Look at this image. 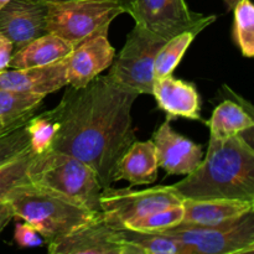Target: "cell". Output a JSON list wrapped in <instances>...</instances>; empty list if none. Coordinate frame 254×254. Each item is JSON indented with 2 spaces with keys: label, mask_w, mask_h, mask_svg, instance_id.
<instances>
[{
  "label": "cell",
  "mask_w": 254,
  "mask_h": 254,
  "mask_svg": "<svg viewBox=\"0 0 254 254\" xmlns=\"http://www.w3.org/2000/svg\"><path fill=\"white\" fill-rule=\"evenodd\" d=\"M183 218L184 206L183 203H180V205L155 211L143 217L129 221L124 225L123 228L139 231V232H163V231L180 225Z\"/></svg>",
  "instance_id": "cb8c5ba5"
},
{
  "label": "cell",
  "mask_w": 254,
  "mask_h": 254,
  "mask_svg": "<svg viewBox=\"0 0 254 254\" xmlns=\"http://www.w3.org/2000/svg\"><path fill=\"white\" fill-rule=\"evenodd\" d=\"M127 12L135 25L164 40L185 31L198 35L217 19L192 11L185 0H128Z\"/></svg>",
  "instance_id": "52a82bcc"
},
{
  "label": "cell",
  "mask_w": 254,
  "mask_h": 254,
  "mask_svg": "<svg viewBox=\"0 0 254 254\" xmlns=\"http://www.w3.org/2000/svg\"><path fill=\"white\" fill-rule=\"evenodd\" d=\"M14 54V46L6 36L0 32V72L7 69L10 66V60Z\"/></svg>",
  "instance_id": "f1b7e54d"
},
{
  "label": "cell",
  "mask_w": 254,
  "mask_h": 254,
  "mask_svg": "<svg viewBox=\"0 0 254 254\" xmlns=\"http://www.w3.org/2000/svg\"><path fill=\"white\" fill-rule=\"evenodd\" d=\"M35 1H41V2H57V1H68V0H35Z\"/></svg>",
  "instance_id": "1f68e13d"
},
{
  "label": "cell",
  "mask_w": 254,
  "mask_h": 254,
  "mask_svg": "<svg viewBox=\"0 0 254 254\" xmlns=\"http://www.w3.org/2000/svg\"><path fill=\"white\" fill-rule=\"evenodd\" d=\"M66 92L47 113L60 124L49 150L66 153L91 166L102 188L112 186L117 164L136 140L134 102L140 94L107 76Z\"/></svg>",
  "instance_id": "6da1fadb"
},
{
  "label": "cell",
  "mask_w": 254,
  "mask_h": 254,
  "mask_svg": "<svg viewBox=\"0 0 254 254\" xmlns=\"http://www.w3.org/2000/svg\"><path fill=\"white\" fill-rule=\"evenodd\" d=\"M27 183L52 191L93 212H101L102 188L91 166L66 153L35 154L26 171Z\"/></svg>",
  "instance_id": "277c9868"
},
{
  "label": "cell",
  "mask_w": 254,
  "mask_h": 254,
  "mask_svg": "<svg viewBox=\"0 0 254 254\" xmlns=\"http://www.w3.org/2000/svg\"><path fill=\"white\" fill-rule=\"evenodd\" d=\"M151 96L158 102L159 108L166 113V119L184 118L202 121L200 94L195 84L174 78L173 74L154 79Z\"/></svg>",
  "instance_id": "9a60e30c"
},
{
  "label": "cell",
  "mask_w": 254,
  "mask_h": 254,
  "mask_svg": "<svg viewBox=\"0 0 254 254\" xmlns=\"http://www.w3.org/2000/svg\"><path fill=\"white\" fill-rule=\"evenodd\" d=\"M166 40L143 27H133L123 49L114 57L108 76L119 84L139 94H151L154 84V62Z\"/></svg>",
  "instance_id": "ba28073f"
},
{
  "label": "cell",
  "mask_w": 254,
  "mask_h": 254,
  "mask_svg": "<svg viewBox=\"0 0 254 254\" xmlns=\"http://www.w3.org/2000/svg\"><path fill=\"white\" fill-rule=\"evenodd\" d=\"M60 124L47 113L32 116L27 123V133L30 136V148L35 154H41L51 148Z\"/></svg>",
  "instance_id": "484cf974"
},
{
  "label": "cell",
  "mask_w": 254,
  "mask_h": 254,
  "mask_svg": "<svg viewBox=\"0 0 254 254\" xmlns=\"http://www.w3.org/2000/svg\"><path fill=\"white\" fill-rule=\"evenodd\" d=\"M184 226H217L232 222L254 211L252 201L232 198L184 200Z\"/></svg>",
  "instance_id": "2e32d148"
},
{
  "label": "cell",
  "mask_w": 254,
  "mask_h": 254,
  "mask_svg": "<svg viewBox=\"0 0 254 254\" xmlns=\"http://www.w3.org/2000/svg\"><path fill=\"white\" fill-rule=\"evenodd\" d=\"M9 1H11V0H0V10H1Z\"/></svg>",
  "instance_id": "d6a6232c"
},
{
  "label": "cell",
  "mask_w": 254,
  "mask_h": 254,
  "mask_svg": "<svg viewBox=\"0 0 254 254\" xmlns=\"http://www.w3.org/2000/svg\"><path fill=\"white\" fill-rule=\"evenodd\" d=\"M44 98L41 94L0 88V122L7 127L24 117L35 114Z\"/></svg>",
  "instance_id": "44dd1931"
},
{
  "label": "cell",
  "mask_w": 254,
  "mask_h": 254,
  "mask_svg": "<svg viewBox=\"0 0 254 254\" xmlns=\"http://www.w3.org/2000/svg\"><path fill=\"white\" fill-rule=\"evenodd\" d=\"M196 36L197 35L195 32L185 31L166 40L165 44L159 50L155 62H154V77H155V79L173 74L174 69L180 64L181 59Z\"/></svg>",
  "instance_id": "7402d4cb"
},
{
  "label": "cell",
  "mask_w": 254,
  "mask_h": 254,
  "mask_svg": "<svg viewBox=\"0 0 254 254\" xmlns=\"http://www.w3.org/2000/svg\"><path fill=\"white\" fill-rule=\"evenodd\" d=\"M73 50L69 42L54 34L42 35L31 42L16 50L10 60L12 68H27V67L45 66L64 60Z\"/></svg>",
  "instance_id": "ac0fdd59"
},
{
  "label": "cell",
  "mask_w": 254,
  "mask_h": 254,
  "mask_svg": "<svg viewBox=\"0 0 254 254\" xmlns=\"http://www.w3.org/2000/svg\"><path fill=\"white\" fill-rule=\"evenodd\" d=\"M222 1L225 2V5H226V6H227L228 11H231V10L235 9L236 4H237V2L240 1V0H222Z\"/></svg>",
  "instance_id": "4dcf8cb0"
},
{
  "label": "cell",
  "mask_w": 254,
  "mask_h": 254,
  "mask_svg": "<svg viewBox=\"0 0 254 254\" xmlns=\"http://www.w3.org/2000/svg\"><path fill=\"white\" fill-rule=\"evenodd\" d=\"M116 238L123 248V254H188L178 240L163 232L122 228L116 230Z\"/></svg>",
  "instance_id": "d6986e66"
},
{
  "label": "cell",
  "mask_w": 254,
  "mask_h": 254,
  "mask_svg": "<svg viewBox=\"0 0 254 254\" xmlns=\"http://www.w3.org/2000/svg\"><path fill=\"white\" fill-rule=\"evenodd\" d=\"M235 39L245 57L254 56V5L251 0H240L235 9Z\"/></svg>",
  "instance_id": "d4e9b609"
},
{
  "label": "cell",
  "mask_w": 254,
  "mask_h": 254,
  "mask_svg": "<svg viewBox=\"0 0 254 254\" xmlns=\"http://www.w3.org/2000/svg\"><path fill=\"white\" fill-rule=\"evenodd\" d=\"M158 165L169 175H189L201 164L203 150L200 144L174 130L166 119L153 134Z\"/></svg>",
  "instance_id": "8fae6325"
},
{
  "label": "cell",
  "mask_w": 254,
  "mask_h": 254,
  "mask_svg": "<svg viewBox=\"0 0 254 254\" xmlns=\"http://www.w3.org/2000/svg\"><path fill=\"white\" fill-rule=\"evenodd\" d=\"M47 251L52 254H123L116 230L104 223L101 215L69 235L49 243Z\"/></svg>",
  "instance_id": "4fadbf2b"
},
{
  "label": "cell",
  "mask_w": 254,
  "mask_h": 254,
  "mask_svg": "<svg viewBox=\"0 0 254 254\" xmlns=\"http://www.w3.org/2000/svg\"><path fill=\"white\" fill-rule=\"evenodd\" d=\"M34 156L35 153L30 148L14 160L0 166V200L6 198L14 188L27 183L26 171Z\"/></svg>",
  "instance_id": "4316f807"
},
{
  "label": "cell",
  "mask_w": 254,
  "mask_h": 254,
  "mask_svg": "<svg viewBox=\"0 0 254 254\" xmlns=\"http://www.w3.org/2000/svg\"><path fill=\"white\" fill-rule=\"evenodd\" d=\"M178 240L188 254H248L254 252V211L217 226H184L163 231Z\"/></svg>",
  "instance_id": "8992f818"
},
{
  "label": "cell",
  "mask_w": 254,
  "mask_h": 254,
  "mask_svg": "<svg viewBox=\"0 0 254 254\" xmlns=\"http://www.w3.org/2000/svg\"><path fill=\"white\" fill-rule=\"evenodd\" d=\"M11 218H14V211H12L10 202L6 198L0 200V232L4 230V227L10 222Z\"/></svg>",
  "instance_id": "f546056e"
},
{
  "label": "cell",
  "mask_w": 254,
  "mask_h": 254,
  "mask_svg": "<svg viewBox=\"0 0 254 254\" xmlns=\"http://www.w3.org/2000/svg\"><path fill=\"white\" fill-rule=\"evenodd\" d=\"M64 59L45 66L4 69L0 72V88L46 97L67 86Z\"/></svg>",
  "instance_id": "5bb4252c"
},
{
  "label": "cell",
  "mask_w": 254,
  "mask_h": 254,
  "mask_svg": "<svg viewBox=\"0 0 254 254\" xmlns=\"http://www.w3.org/2000/svg\"><path fill=\"white\" fill-rule=\"evenodd\" d=\"M45 4L47 32L76 47L94 35L108 32L112 21L127 12L128 0H68Z\"/></svg>",
  "instance_id": "5b68a950"
},
{
  "label": "cell",
  "mask_w": 254,
  "mask_h": 254,
  "mask_svg": "<svg viewBox=\"0 0 254 254\" xmlns=\"http://www.w3.org/2000/svg\"><path fill=\"white\" fill-rule=\"evenodd\" d=\"M181 200L232 198L254 202V149L242 135L210 136L200 165L179 183L168 185Z\"/></svg>",
  "instance_id": "7a4b0ae2"
},
{
  "label": "cell",
  "mask_w": 254,
  "mask_h": 254,
  "mask_svg": "<svg viewBox=\"0 0 254 254\" xmlns=\"http://www.w3.org/2000/svg\"><path fill=\"white\" fill-rule=\"evenodd\" d=\"M206 124L210 128V136L217 139L245 135L247 131H252L254 127L253 118L245 108L230 99L216 107Z\"/></svg>",
  "instance_id": "ffe728a7"
},
{
  "label": "cell",
  "mask_w": 254,
  "mask_h": 254,
  "mask_svg": "<svg viewBox=\"0 0 254 254\" xmlns=\"http://www.w3.org/2000/svg\"><path fill=\"white\" fill-rule=\"evenodd\" d=\"M158 158L154 143L135 140L117 164L113 183L127 180L131 185H150L158 179Z\"/></svg>",
  "instance_id": "e0dca14e"
},
{
  "label": "cell",
  "mask_w": 254,
  "mask_h": 254,
  "mask_svg": "<svg viewBox=\"0 0 254 254\" xmlns=\"http://www.w3.org/2000/svg\"><path fill=\"white\" fill-rule=\"evenodd\" d=\"M0 32L14 51L47 34L46 4L35 0H11L0 10Z\"/></svg>",
  "instance_id": "7c38bea8"
},
{
  "label": "cell",
  "mask_w": 254,
  "mask_h": 254,
  "mask_svg": "<svg viewBox=\"0 0 254 254\" xmlns=\"http://www.w3.org/2000/svg\"><path fill=\"white\" fill-rule=\"evenodd\" d=\"M12 124H14V123H12ZM7 127H9V126H7ZM7 127H5V126H4V124H2V123H1V122H0V133H1V131H2V130H5V129H6V128H7Z\"/></svg>",
  "instance_id": "836d02e7"
},
{
  "label": "cell",
  "mask_w": 254,
  "mask_h": 254,
  "mask_svg": "<svg viewBox=\"0 0 254 254\" xmlns=\"http://www.w3.org/2000/svg\"><path fill=\"white\" fill-rule=\"evenodd\" d=\"M180 203H183V200L168 185L154 186L140 191L108 186L102 190L99 196L102 220L114 230H121L131 220Z\"/></svg>",
  "instance_id": "9c48e42d"
},
{
  "label": "cell",
  "mask_w": 254,
  "mask_h": 254,
  "mask_svg": "<svg viewBox=\"0 0 254 254\" xmlns=\"http://www.w3.org/2000/svg\"><path fill=\"white\" fill-rule=\"evenodd\" d=\"M6 200L11 205L14 217L21 218L36 228L47 245L69 235L101 215V212H93L59 193L29 183L12 189Z\"/></svg>",
  "instance_id": "3957f363"
},
{
  "label": "cell",
  "mask_w": 254,
  "mask_h": 254,
  "mask_svg": "<svg viewBox=\"0 0 254 254\" xmlns=\"http://www.w3.org/2000/svg\"><path fill=\"white\" fill-rule=\"evenodd\" d=\"M14 240L21 248L41 247L45 243V240L41 236V233L27 222L16 223Z\"/></svg>",
  "instance_id": "83f0119b"
},
{
  "label": "cell",
  "mask_w": 254,
  "mask_h": 254,
  "mask_svg": "<svg viewBox=\"0 0 254 254\" xmlns=\"http://www.w3.org/2000/svg\"><path fill=\"white\" fill-rule=\"evenodd\" d=\"M116 50L108 40V32H101L84 40L66 57L67 86L81 88L109 68Z\"/></svg>",
  "instance_id": "30bf717a"
},
{
  "label": "cell",
  "mask_w": 254,
  "mask_h": 254,
  "mask_svg": "<svg viewBox=\"0 0 254 254\" xmlns=\"http://www.w3.org/2000/svg\"><path fill=\"white\" fill-rule=\"evenodd\" d=\"M34 114L24 117L0 133V166L14 160L30 149L27 123Z\"/></svg>",
  "instance_id": "603a6c76"
}]
</instances>
